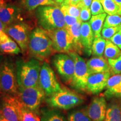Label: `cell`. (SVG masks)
I'll list each match as a JSON object with an SVG mask.
<instances>
[{
	"instance_id": "cell-1",
	"label": "cell",
	"mask_w": 121,
	"mask_h": 121,
	"mask_svg": "<svg viewBox=\"0 0 121 121\" xmlns=\"http://www.w3.org/2000/svg\"><path fill=\"white\" fill-rule=\"evenodd\" d=\"M28 48L30 53L39 60H47L55 52L47 31L40 28H35L30 33Z\"/></svg>"
},
{
	"instance_id": "cell-2",
	"label": "cell",
	"mask_w": 121,
	"mask_h": 121,
	"mask_svg": "<svg viewBox=\"0 0 121 121\" xmlns=\"http://www.w3.org/2000/svg\"><path fill=\"white\" fill-rule=\"evenodd\" d=\"M36 15L39 25L47 31L66 28L65 16L60 7L43 6L38 7Z\"/></svg>"
},
{
	"instance_id": "cell-3",
	"label": "cell",
	"mask_w": 121,
	"mask_h": 121,
	"mask_svg": "<svg viewBox=\"0 0 121 121\" xmlns=\"http://www.w3.org/2000/svg\"><path fill=\"white\" fill-rule=\"evenodd\" d=\"M40 65L39 60L31 59L20 62L17 67V79L19 87H28L39 85Z\"/></svg>"
},
{
	"instance_id": "cell-4",
	"label": "cell",
	"mask_w": 121,
	"mask_h": 121,
	"mask_svg": "<svg viewBox=\"0 0 121 121\" xmlns=\"http://www.w3.org/2000/svg\"><path fill=\"white\" fill-rule=\"evenodd\" d=\"M85 98L73 91L64 89L49 96L47 102L54 108L68 110L82 104Z\"/></svg>"
},
{
	"instance_id": "cell-5",
	"label": "cell",
	"mask_w": 121,
	"mask_h": 121,
	"mask_svg": "<svg viewBox=\"0 0 121 121\" xmlns=\"http://www.w3.org/2000/svg\"><path fill=\"white\" fill-rule=\"evenodd\" d=\"M44 91L40 86L19 87L17 99L25 108L35 111L40 107L45 97Z\"/></svg>"
},
{
	"instance_id": "cell-6",
	"label": "cell",
	"mask_w": 121,
	"mask_h": 121,
	"mask_svg": "<svg viewBox=\"0 0 121 121\" xmlns=\"http://www.w3.org/2000/svg\"><path fill=\"white\" fill-rule=\"evenodd\" d=\"M68 54L75 62V71L71 84L78 90H86L87 79L91 75L89 71L87 63L85 60L76 52H71Z\"/></svg>"
},
{
	"instance_id": "cell-7",
	"label": "cell",
	"mask_w": 121,
	"mask_h": 121,
	"mask_svg": "<svg viewBox=\"0 0 121 121\" xmlns=\"http://www.w3.org/2000/svg\"><path fill=\"white\" fill-rule=\"evenodd\" d=\"M47 31V30H46ZM55 52L69 53L73 52V39L66 28L47 31Z\"/></svg>"
},
{
	"instance_id": "cell-8",
	"label": "cell",
	"mask_w": 121,
	"mask_h": 121,
	"mask_svg": "<svg viewBox=\"0 0 121 121\" xmlns=\"http://www.w3.org/2000/svg\"><path fill=\"white\" fill-rule=\"evenodd\" d=\"M39 84L46 96H50L62 90L55 73L49 64L44 62L41 66Z\"/></svg>"
},
{
	"instance_id": "cell-9",
	"label": "cell",
	"mask_w": 121,
	"mask_h": 121,
	"mask_svg": "<svg viewBox=\"0 0 121 121\" xmlns=\"http://www.w3.org/2000/svg\"><path fill=\"white\" fill-rule=\"evenodd\" d=\"M0 89L7 94L18 93L17 76L13 66L8 63H4L0 66Z\"/></svg>"
},
{
	"instance_id": "cell-10",
	"label": "cell",
	"mask_w": 121,
	"mask_h": 121,
	"mask_svg": "<svg viewBox=\"0 0 121 121\" xmlns=\"http://www.w3.org/2000/svg\"><path fill=\"white\" fill-rule=\"evenodd\" d=\"M53 64L60 76L67 83L71 84L75 71V62L69 54L60 53L54 56Z\"/></svg>"
},
{
	"instance_id": "cell-11",
	"label": "cell",
	"mask_w": 121,
	"mask_h": 121,
	"mask_svg": "<svg viewBox=\"0 0 121 121\" xmlns=\"http://www.w3.org/2000/svg\"><path fill=\"white\" fill-rule=\"evenodd\" d=\"M22 105L17 98L7 95L2 99L0 114L7 121H20Z\"/></svg>"
},
{
	"instance_id": "cell-12",
	"label": "cell",
	"mask_w": 121,
	"mask_h": 121,
	"mask_svg": "<svg viewBox=\"0 0 121 121\" xmlns=\"http://www.w3.org/2000/svg\"><path fill=\"white\" fill-rule=\"evenodd\" d=\"M4 31L17 43L22 52L27 51L29 35L28 28L24 24H16L6 26Z\"/></svg>"
},
{
	"instance_id": "cell-13",
	"label": "cell",
	"mask_w": 121,
	"mask_h": 121,
	"mask_svg": "<svg viewBox=\"0 0 121 121\" xmlns=\"http://www.w3.org/2000/svg\"><path fill=\"white\" fill-rule=\"evenodd\" d=\"M107 104L104 96H95L86 107L87 113L91 121H104Z\"/></svg>"
},
{
	"instance_id": "cell-14",
	"label": "cell",
	"mask_w": 121,
	"mask_h": 121,
	"mask_svg": "<svg viewBox=\"0 0 121 121\" xmlns=\"http://www.w3.org/2000/svg\"><path fill=\"white\" fill-rule=\"evenodd\" d=\"M111 74V72L91 74L87 79L86 91L93 94L100 93L106 88L107 81Z\"/></svg>"
},
{
	"instance_id": "cell-15",
	"label": "cell",
	"mask_w": 121,
	"mask_h": 121,
	"mask_svg": "<svg viewBox=\"0 0 121 121\" xmlns=\"http://www.w3.org/2000/svg\"><path fill=\"white\" fill-rule=\"evenodd\" d=\"M80 33L81 42L84 51L87 55L90 56L92 52V45L94 36L89 22H82Z\"/></svg>"
},
{
	"instance_id": "cell-16",
	"label": "cell",
	"mask_w": 121,
	"mask_h": 121,
	"mask_svg": "<svg viewBox=\"0 0 121 121\" xmlns=\"http://www.w3.org/2000/svg\"><path fill=\"white\" fill-rule=\"evenodd\" d=\"M87 66L90 74L111 72L108 60L103 56H94L87 61Z\"/></svg>"
},
{
	"instance_id": "cell-17",
	"label": "cell",
	"mask_w": 121,
	"mask_h": 121,
	"mask_svg": "<svg viewBox=\"0 0 121 121\" xmlns=\"http://www.w3.org/2000/svg\"><path fill=\"white\" fill-rule=\"evenodd\" d=\"M0 50L9 54H18L21 52L17 43L4 31L0 32Z\"/></svg>"
},
{
	"instance_id": "cell-18",
	"label": "cell",
	"mask_w": 121,
	"mask_h": 121,
	"mask_svg": "<svg viewBox=\"0 0 121 121\" xmlns=\"http://www.w3.org/2000/svg\"><path fill=\"white\" fill-rule=\"evenodd\" d=\"M82 22L78 21L76 23L70 27H66L73 39V52L78 54H82L84 49L81 42V26Z\"/></svg>"
},
{
	"instance_id": "cell-19",
	"label": "cell",
	"mask_w": 121,
	"mask_h": 121,
	"mask_svg": "<svg viewBox=\"0 0 121 121\" xmlns=\"http://www.w3.org/2000/svg\"><path fill=\"white\" fill-rule=\"evenodd\" d=\"M17 14L18 10L11 4H4L0 6V20L6 26L14 22Z\"/></svg>"
},
{
	"instance_id": "cell-20",
	"label": "cell",
	"mask_w": 121,
	"mask_h": 121,
	"mask_svg": "<svg viewBox=\"0 0 121 121\" xmlns=\"http://www.w3.org/2000/svg\"><path fill=\"white\" fill-rule=\"evenodd\" d=\"M121 84V73L116 74L110 77L107 81L106 91L104 92V96L108 98H118Z\"/></svg>"
},
{
	"instance_id": "cell-21",
	"label": "cell",
	"mask_w": 121,
	"mask_h": 121,
	"mask_svg": "<svg viewBox=\"0 0 121 121\" xmlns=\"http://www.w3.org/2000/svg\"><path fill=\"white\" fill-rule=\"evenodd\" d=\"M104 121H121V100H114L107 105Z\"/></svg>"
},
{
	"instance_id": "cell-22",
	"label": "cell",
	"mask_w": 121,
	"mask_h": 121,
	"mask_svg": "<svg viewBox=\"0 0 121 121\" xmlns=\"http://www.w3.org/2000/svg\"><path fill=\"white\" fill-rule=\"evenodd\" d=\"M106 17L107 13H103L99 15H93L91 17L89 23L93 32L94 38L101 36L103 25Z\"/></svg>"
},
{
	"instance_id": "cell-23",
	"label": "cell",
	"mask_w": 121,
	"mask_h": 121,
	"mask_svg": "<svg viewBox=\"0 0 121 121\" xmlns=\"http://www.w3.org/2000/svg\"><path fill=\"white\" fill-rule=\"evenodd\" d=\"M121 55V51L110 40H106L104 56L106 59H116Z\"/></svg>"
},
{
	"instance_id": "cell-24",
	"label": "cell",
	"mask_w": 121,
	"mask_h": 121,
	"mask_svg": "<svg viewBox=\"0 0 121 121\" xmlns=\"http://www.w3.org/2000/svg\"><path fill=\"white\" fill-rule=\"evenodd\" d=\"M24 7L28 11H32L40 6H56L51 0H22Z\"/></svg>"
},
{
	"instance_id": "cell-25",
	"label": "cell",
	"mask_w": 121,
	"mask_h": 121,
	"mask_svg": "<svg viewBox=\"0 0 121 121\" xmlns=\"http://www.w3.org/2000/svg\"><path fill=\"white\" fill-rule=\"evenodd\" d=\"M104 12L110 15H121V8L114 0H100Z\"/></svg>"
},
{
	"instance_id": "cell-26",
	"label": "cell",
	"mask_w": 121,
	"mask_h": 121,
	"mask_svg": "<svg viewBox=\"0 0 121 121\" xmlns=\"http://www.w3.org/2000/svg\"><path fill=\"white\" fill-rule=\"evenodd\" d=\"M106 40L102 36L95 38L92 45L91 54L95 57L102 56L105 49Z\"/></svg>"
},
{
	"instance_id": "cell-27",
	"label": "cell",
	"mask_w": 121,
	"mask_h": 121,
	"mask_svg": "<svg viewBox=\"0 0 121 121\" xmlns=\"http://www.w3.org/2000/svg\"><path fill=\"white\" fill-rule=\"evenodd\" d=\"M68 121H91L87 113L86 108L75 110L68 116Z\"/></svg>"
},
{
	"instance_id": "cell-28",
	"label": "cell",
	"mask_w": 121,
	"mask_h": 121,
	"mask_svg": "<svg viewBox=\"0 0 121 121\" xmlns=\"http://www.w3.org/2000/svg\"><path fill=\"white\" fill-rule=\"evenodd\" d=\"M20 121H40V118L34 110H31L22 105L20 108Z\"/></svg>"
},
{
	"instance_id": "cell-29",
	"label": "cell",
	"mask_w": 121,
	"mask_h": 121,
	"mask_svg": "<svg viewBox=\"0 0 121 121\" xmlns=\"http://www.w3.org/2000/svg\"><path fill=\"white\" fill-rule=\"evenodd\" d=\"M62 11L67 13L71 16H73L78 19H80V15L81 13V8L78 5L71 4H67L60 7Z\"/></svg>"
},
{
	"instance_id": "cell-30",
	"label": "cell",
	"mask_w": 121,
	"mask_h": 121,
	"mask_svg": "<svg viewBox=\"0 0 121 121\" xmlns=\"http://www.w3.org/2000/svg\"><path fill=\"white\" fill-rule=\"evenodd\" d=\"M121 25V15H109L106 17L104 22L103 28L114 27Z\"/></svg>"
},
{
	"instance_id": "cell-31",
	"label": "cell",
	"mask_w": 121,
	"mask_h": 121,
	"mask_svg": "<svg viewBox=\"0 0 121 121\" xmlns=\"http://www.w3.org/2000/svg\"><path fill=\"white\" fill-rule=\"evenodd\" d=\"M43 121H66V120L60 113L55 111H48L44 113Z\"/></svg>"
},
{
	"instance_id": "cell-32",
	"label": "cell",
	"mask_w": 121,
	"mask_h": 121,
	"mask_svg": "<svg viewBox=\"0 0 121 121\" xmlns=\"http://www.w3.org/2000/svg\"><path fill=\"white\" fill-rule=\"evenodd\" d=\"M111 68V73L113 75L121 73V55L116 59L108 60Z\"/></svg>"
},
{
	"instance_id": "cell-33",
	"label": "cell",
	"mask_w": 121,
	"mask_h": 121,
	"mask_svg": "<svg viewBox=\"0 0 121 121\" xmlns=\"http://www.w3.org/2000/svg\"><path fill=\"white\" fill-rule=\"evenodd\" d=\"M121 30V25L114 27L103 28L102 30V37L105 40H110L115 34Z\"/></svg>"
},
{
	"instance_id": "cell-34",
	"label": "cell",
	"mask_w": 121,
	"mask_h": 121,
	"mask_svg": "<svg viewBox=\"0 0 121 121\" xmlns=\"http://www.w3.org/2000/svg\"><path fill=\"white\" fill-rule=\"evenodd\" d=\"M91 13L93 15H96L105 13L100 0H93L90 6Z\"/></svg>"
},
{
	"instance_id": "cell-35",
	"label": "cell",
	"mask_w": 121,
	"mask_h": 121,
	"mask_svg": "<svg viewBox=\"0 0 121 121\" xmlns=\"http://www.w3.org/2000/svg\"><path fill=\"white\" fill-rule=\"evenodd\" d=\"M91 13L90 8H87V7H82L81 8V13L80 15V19L82 22H86L90 20Z\"/></svg>"
},
{
	"instance_id": "cell-36",
	"label": "cell",
	"mask_w": 121,
	"mask_h": 121,
	"mask_svg": "<svg viewBox=\"0 0 121 121\" xmlns=\"http://www.w3.org/2000/svg\"><path fill=\"white\" fill-rule=\"evenodd\" d=\"M63 15L65 16V22H66V27H70L73 24L76 23L78 21L81 20L80 19H78V18L73 17V16H71L69 14H68L67 13L62 11Z\"/></svg>"
},
{
	"instance_id": "cell-37",
	"label": "cell",
	"mask_w": 121,
	"mask_h": 121,
	"mask_svg": "<svg viewBox=\"0 0 121 121\" xmlns=\"http://www.w3.org/2000/svg\"><path fill=\"white\" fill-rule=\"evenodd\" d=\"M110 40L121 49V30L115 34L110 38Z\"/></svg>"
},
{
	"instance_id": "cell-38",
	"label": "cell",
	"mask_w": 121,
	"mask_h": 121,
	"mask_svg": "<svg viewBox=\"0 0 121 121\" xmlns=\"http://www.w3.org/2000/svg\"><path fill=\"white\" fill-rule=\"evenodd\" d=\"M93 0H80V2L77 4L80 8L82 7L90 8Z\"/></svg>"
},
{
	"instance_id": "cell-39",
	"label": "cell",
	"mask_w": 121,
	"mask_h": 121,
	"mask_svg": "<svg viewBox=\"0 0 121 121\" xmlns=\"http://www.w3.org/2000/svg\"><path fill=\"white\" fill-rule=\"evenodd\" d=\"M51 1L56 4V6L59 7L65 5V4H69V0H51Z\"/></svg>"
},
{
	"instance_id": "cell-40",
	"label": "cell",
	"mask_w": 121,
	"mask_h": 121,
	"mask_svg": "<svg viewBox=\"0 0 121 121\" xmlns=\"http://www.w3.org/2000/svg\"><path fill=\"white\" fill-rule=\"evenodd\" d=\"M5 28H6V25H4V24L1 22V20H0V32H1V31H4Z\"/></svg>"
},
{
	"instance_id": "cell-41",
	"label": "cell",
	"mask_w": 121,
	"mask_h": 121,
	"mask_svg": "<svg viewBox=\"0 0 121 121\" xmlns=\"http://www.w3.org/2000/svg\"><path fill=\"white\" fill-rule=\"evenodd\" d=\"M80 0H69V4L74 5H77L80 2Z\"/></svg>"
},
{
	"instance_id": "cell-42",
	"label": "cell",
	"mask_w": 121,
	"mask_h": 121,
	"mask_svg": "<svg viewBox=\"0 0 121 121\" xmlns=\"http://www.w3.org/2000/svg\"><path fill=\"white\" fill-rule=\"evenodd\" d=\"M114 1L121 8V0H114Z\"/></svg>"
},
{
	"instance_id": "cell-43",
	"label": "cell",
	"mask_w": 121,
	"mask_h": 121,
	"mask_svg": "<svg viewBox=\"0 0 121 121\" xmlns=\"http://www.w3.org/2000/svg\"><path fill=\"white\" fill-rule=\"evenodd\" d=\"M0 121H7L3 116L0 114Z\"/></svg>"
},
{
	"instance_id": "cell-44",
	"label": "cell",
	"mask_w": 121,
	"mask_h": 121,
	"mask_svg": "<svg viewBox=\"0 0 121 121\" xmlns=\"http://www.w3.org/2000/svg\"><path fill=\"white\" fill-rule=\"evenodd\" d=\"M6 4V3L4 2V0H0V6L3 5V4Z\"/></svg>"
},
{
	"instance_id": "cell-45",
	"label": "cell",
	"mask_w": 121,
	"mask_h": 121,
	"mask_svg": "<svg viewBox=\"0 0 121 121\" xmlns=\"http://www.w3.org/2000/svg\"><path fill=\"white\" fill-rule=\"evenodd\" d=\"M119 98H121V84L120 85V87H119Z\"/></svg>"
}]
</instances>
